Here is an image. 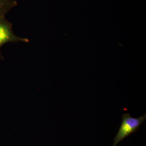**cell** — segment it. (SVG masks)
I'll return each instance as SVG.
<instances>
[{"label":"cell","instance_id":"cell-3","mask_svg":"<svg viewBox=\"0 0 146 146\" xmlns=\"http://www.w3.org/2000/svg\"><path fill=\"white\" fill-rule=\"evenodd\" d=\"M17 5L15 0H0V17L5 15Z\"/></svg>","mask_w":146,"mask_h":146},{"label":"cell","instance_id":"cell-1","mask_svg":"<svg viewBox=\"0 0 146 146\" xmlns=\"http://www.w3.org/2000/svg\"><path fill=\"white\" fill-rule=\"evenodd\" d=\"M146 119V114L137 118L131 117L128 113L123 114L122 121L112 146H117L131 134L136 132Z\"/></svg>","mask_w":146,"mask_h":146},{"label":"cell","instance_id":"cell-2","mask_svg":"<svg viewBox=\"0 0 146 146\" xmlns=\"http://www.w3.org/2000/svg\"><path fill=\"white\" fill-rule=\"evenodd\" d=\"M29 42L27 38L19 37L13 33L12 25L5 16L0 17V49L3 45L9 42ZM0 56H1L0 52Z\"/></svg>","mask_w":146,"mask_h":146}]
</instances>
